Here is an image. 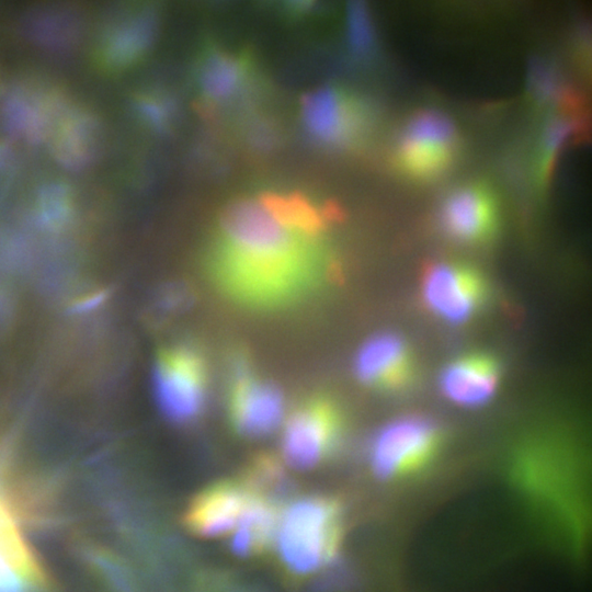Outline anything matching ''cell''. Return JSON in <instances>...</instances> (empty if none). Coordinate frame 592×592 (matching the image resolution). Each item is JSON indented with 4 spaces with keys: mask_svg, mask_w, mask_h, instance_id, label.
<instances>
[{
    "mask_svg": "<svg viewBox=\"0 0 592 592\" xmlns=\"http://www.w3.org/2000/svg\"><path fill=\"white\" fill-rule=\"evenodd\" d=\"M226 398L229 422L244 437L266 436L281 423L282 391L254 371L249 355L242 351L231 356Z\"/></svg>",
    "mask_w": 592,
    "mask_h": 592,
    "instance_id": "cell-5",
    "label": "cell"
},
{
    "mask_svg": "<svg viewBox=\"0 0 592 592\" xmlns=\"http://www.w3.org/2000/svg\"><path fill=\"white\" fill-rule=\"evenodd\" d=\"M500 209L493 191L482 183H468L446 196L440 209L443 231L464 244H482L499 226Z\"/></svg>",
    "mask_w": 592,
    "mask_h": 592,
    "instance_id": "cell-10",
    "label": "cell"
},
{
    "mask_svg": "<svg viewBox=\"0 0 592 592\" xmlns=\"http://www.w3.org/2000/svg\"><path fill=\"white\" fill-rule=\"evenodd\" d=\"M348 39L356 54H364L372 44L368 16L361 5H351L348 12Z\"/></svg>",
    "mask_w": 592,
    "mask_h": 592,
    "instance_id": "cell-25",
    "label": "cell"
},
{
    "mask_svg": "<svg viewBox=\"0 0 592 592\" xmlns=\"http://www.w3.org/2000/svg\"><path fill=\"white\" fill-rule=\"evenodd\" d=\"M246 73V65L240 57L215 50L205 57L200 67V87L212 101H230L243 88Z\"/></svg>",
    "mask_w": 592,
    "mask_h": 592,
    "instance_id": "cell-19",
    "label": "cell"
},
{
    "mask_svg": "<svg viewBox=\"0 0 592 592\" xmlns=\"http://www.w3.org/2000/svg\"><path fill=\"white\" fill-rule=\"evenodd\" d=\"M354 374L363 385L378 391H400L415 375L411 348L394 332H380L366 340L358 349Z\"/></svg>",
    "mask_w": 592,
    "mask_h": 592,
    "instance_id": "cell-11",
    "label": "cell"
},
{
    "mask_svg": "<svg viewBox=\"0 0 592 592\" xmlns=\"http://www.w3.org/2000/svg\"><path fill=\"white\" fill-rule=\"evenodd\" d=\"M570 127L571 124L560 116H556L547 125L536 162V181L539 185L543 186L547 181L553 161Z\"/></svg>",
    "mask_w": 592,
    "mask_h": 592,
    "instance_id": "cell-22",
    "label": "cell"
},
{
    "mask_svg": "<svg viewBox=\"0 0 592 592\" xmlns=\"http://www.w3.org/2000/svg\"><path fill=\"white\" fill-rule=\"evenodd\" d=\"M158 30V15L151 7L124 9L104 25L98 43L103 68L121 71L135 65L151 47Z\"/></svg>",
    "mask_w": 592,
    "mask_h": 592,
    "instance_id": "cell-12",
    "label": "cell"
},
{
    "mask_svg": "<svg viewBox=\"0 0 592 592\" xmlns=\"http://www.w3.org/2000/svg\"><path fill=\"white\" fill-rule=\"evenodd\" d=\"M205 271L229 301L262 312L304 301L340 273L322 239L288 229L259 198L225 207Z\"/></svg>",
    "mask_w": 592,
    "mask_h": 592,
    "instance_id": "cell-1",
    "label": "cell"
},
{
    "mask_svg": "<svg viewBox=\"0 0 592 592\" xmlns=\"http://www.w3.org/2000/svg\"><path fill=\"white\" fill-rule=\"evenodd\" d=\"M48 140L60 164L70 170H81L91 164L101 149V124L88 110L69 106Z\"/></svg>",
    "mask_w": 592,
    "mask_h": 592,
    "instance_id": "cell-16",
    "label": "cell"
},
{
    "mask_svg": "<svg viewBox=\"0 0 592 592\" xmlns=\"http://www.w3.org/2000/svg\"><path fill=\"white\" fill-rule=\"evenodd\" d=\"M258 496L244 480L214 483L191 501L184 524L201 536L226 534L239 525Z\"/></svg>",
    "mask_w": 592,
    "mask_h": 592,
    "instance_id": "cell-13",
    "label": "cell"
},
{
    "mask_svg": "<svg viewBox=\"0 0 592 592\" xmlns=\"http://www.w3.org/2000/svg\"><path fill=\"white\" fill-rule=\"evenodd\" d=\"M71 210L68 192L60 186H52L39 203L38 215L47 228H58L65 225Z\"/></svg>",
    "mask_w": 592,
    "mask_h": 592,
    "instance_id": "cell-23",
    "label": "cell"
},
{
    "mask_svg": "<svg viewBox=\"0 0 592 592\" xmlns=\"http://www.w3.org/2000/svg\"><path fill=\"white\" fill-rule=\"evenodd\" d=\"M421 296L433 315L449 323L471 319L488 296V285L480 272L462 263L430 264L421 278Z\"/></svg>",
    "mask_w": 592,
    "mask_h": 592,
    "instance_id": "cell-8",
    "label": "cell"
},
{
    "mask_svg": "<svg viewBox=\"0 0 592 592\" xmlns=\"http://www.w3.org/2000/svg\"><path fill=\"white\" fill-rule=\"evenodd\" d=\"M209 373L206 356L189 341H178L158 350L152 368V390L164 418L189 424L204 412Z\"/></svg>",
    "mask_w": 592,
    "mask_h": 592,
    "instance_id": "cell-3",
    "label": "cell"
},
{
    "mask_svg": "<svg viewBox=\"0 0 592 592\" xmlns=\"http://www.w3.org/2000/svg\"><path fill=\"white\" fill-rule=\"evenodd\" d=\"M258 198L282 225L310 238L322 239L335 215L299 193L266 192Z\"/></svg>",
    "mask_w": 592,
    "mask_h": 592,
    "instance_id": "cell-17",
    "label": "cell"
},
{
    "mask_svg": "<svg viewBox=\"0 0 592 592\" xmlns=\"http://www.w3.org/2000/svg\"><path fill=\"white\" fill-rule=\"evenodd\" d=\"M439 428L421 417H403L387 423L371 441L368 460L382 479H396L421 469L440 445Z\"/></svg>",
    "mask_w": 592,
    "mask_h": 592,
    "instance_id": "cell-7",
    "label": "cell"
},
{
    "mask_svg": "<svg viewBox=\"0 0 592 592\" xmlns=\"http://www.w3.org/2000/svg\"><path fill=\"white\" fill-rule=\"evenodd\" d=\"M459 138L454 123L443 113L424 110L403 128L395 161L406 177L423 182L437 179L456 160Z\"/></svg>",
    "mask_w": 592,
    "mask_h": 592,
    "instance_id": "cell-6",
    "label": "cell"
},
{
    "mask_svg": "<svg viewBox=\"0 0 592 592\" xmlns=\"http://www.w3.org/2000/svg\"><path fill=\"white\" fill-rule=\"evenodd\" d=\"M301 118L316 141L342 148L355 144L364 134L368 112L355 95L335 87H323L305 95Z\"/></svg>",
    "mask_w": 592,
    "mask_h": 592,
    "instance_id": "cell-9",
    "label": "cell"
},
{
    "mask_svg": "<svg viewBox=\"0 0 592 592\" xmlns=\"http://www.w3.org/2000/svg\"><path fill=\"white\" fill-rule=\"evenodd\" d=\"M243 480L257 493L276 502H280L289 489L283 467L269 454H260L252 458Z\"/></svg>",
    "mask_w": 592,
    "mask_h": 592,
    "instance_id": "cell-20",
    "label": "cell"
},
{
    "mask_svg": "<svg viewBox=\"0 0 592 592\" xmlns=\"http://www.w3.org/2000/svg\"><path fill=\"white\" fill-rule=\"evenodd\" d=\"M501 376L500 363L491 355L471 353L455 358L442 371L440 387L451 401L477 407L491 399Z\"/></svg>",
    "mask_w": 592,
    "mask_h": 592,
    "instance_id": "cell-15",
    "label": "cell"
},
{
    "mask_svg": "<svg viewBox=\"0 0 592 592\" xmlns=\"http://www.w3.org/2000/svg\"><path fill=\"white\" fill-rule=\"evenodd\" d=\"M75 22V16L65 11L47 9L42 18V26L36 32L37 37L49 48L64 49L67 45L72 44L77 36L78 31Z\"/></svg>",
    "mask_w": 592,
    "mask_h": 592,
    "instance_id": "cell-21",
    "label": "cell"
},
{
    "mask_svg": "<svg viewBox=\"0 0 592 592\" xmlns=\"http://www.w3.org/2000/svg\"><path fill=\"white\" fill-rule=\"evenodd\" d=\"M136 109L143 121L158 130L167 128L173 117L172 104L164 96H143L137 102Z\"/></svg>",
    "mask_w": 592,
    "mask_h": 592,
    "instance_id": "cell-24",
    "label": "cell"
},
{
    "mask_svg": "<svg viewBox=\"0 0 592 592\" xmlns=\"http://www.w3.org/2000/svg\"><path fill=\"white\" fill-rule=\"evenodd\" d=\"M190 303V293L181 285L166 286L158 295L157 306L160 315L170 316L179 312Z\"/></svg>",
    "mask_w": 592,
    "mask_h": 592,
    "instance_id": "cell-26",
    "label": "cell"
},
{
    "mask_svg": "<svg viewBox=\"0 0 592 592\" xmlns=\"http://www.w3.org/2000/svg\"><path fill=\"white\" fill-rule=\"evenodd\" d=\"M343 535L340 502L315 494L294 501L280 520L277 553L292 577L304 578L331 565Z\"/></svg>",
    "mask_w": 592,
    "mask_h": 592,
    "instance_id": "cell-2",
    "label": "cell"
},
{
    "mask_svg": "<svg viewBox=\"0 0 592 592\" xmlns=\"http://www.w3.org/2000/svg\"><path fill=\"white\" fill-rule=\"evenodd\" d=\"M344 420L339 405L325 395L300 401L288 415L281 440L286 462L300 469L326 463L340 446Z\"/></svg>",
    "mask_w": 592,
    "mask_h": 592,
    "instance_id": "cell-4",
    "label": "cell"
},
{
    "mask_svg": "<svg viewBox=\"0 0 592 592\" xmlns=\"http://www.w3.org/2000/svg\"><path fill=\"white\" fill-rule=\"evenodd\" d=\"M47 577L0 498V592H41Z\"/></svg>",
    "mask_w": 592,
    "mask_h": 592,
    "instance_id": "cell-14",
    "label": "cell"
},
{
    "mask_svg": "<svg viewBox=\"0 0 592 592\" xmlns=\"http://www.w3.org/2000/svg\"><path fill=\"white\" fill-rule=\"evenodd\" d=\"M280 523L278 502L258 496L237 526L232 551L243 557L259 556L270 549Z\"/></svg>",
    "mask_w": 592,
    "mask_h": 592,
    "instance_id": "cell-18",
    "label": "cell"
}]
</instances>
